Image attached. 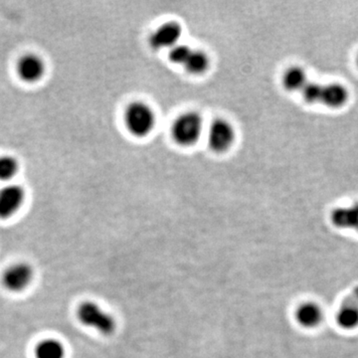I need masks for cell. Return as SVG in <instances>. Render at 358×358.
<instances>
[{"mask_svg": "<svg viewBox=\"0 0 358 358\" xmlns=\"http://www.w3.org/2000/svg\"><path fill=\"white\" fill-rule=\"evenodd\" d=\"M285 88L289 91H303L308 84L307 73L301 67H292L282 76Z\"/></svg>", "mask_w": 358, "mask_h": 358, "instance_id": "5bb4252c", "label": "cell"}, {"mask_svg": "<svg viewBox=\"0 0 358 358\" xmlns=\"http://www.w3.org/2000/svg\"><path fill=\"white\" fill-rule=\"evenodd\" d=\"M33 268L29 264L17 263L6 268L2 275L4 288L13 293L24 291L33 280Z\"/></svg>", "mask_w": 358, "mask_h": 358, "instance_id": "8992f818", "label": "cell"}, {"mask_svg": "<svg viewBox=\"0 0 358 358\" xmlns=\"http://www.w3.org/2000/svg\"><path fill=\"white\" fill-rule=\"evenodd\" d=\"M124 121L129 134L136 138H145L154 131L157 119L154 110L147 103L134 102L127 107Z\"/></svg>", "mask_w": 358, "mask_h": 358, "instance_id": "6da1fadb", "label": "cell"}, {"mask_svg": "<svg viewBox=\"0 0 358 358\" xmlns=\"http://www.w3.org/2000/svg\"><path fill=\"white\" fill-rule=\"evenodd\" d=\"M18 75L25 82L39 81L43 77L45 65L41 58L36 55H26L20 59L17 66Z\"/></svg>", "mask_w": 358, "mask_h": 358, "instance_id": "7c38bea8", "label": "cell"}, {"mask_svg": "<svg viewBox=\"0 0 358 358\" xmlns=\"http://www.w3.org/2000/svg\"><path fill=\"white\" fill-rule=\"evenodd\" d=\"M35 357L65 358V348L57 339H44L35 348Z\"/></svg>", "mask_w": 358, "mask_h": 358, "instance_id": "4fadbf2b", "label": "cell"}, {"mask_svg": "<svg viewBox=\"0 0 358 358\" xmlns=\"http://www.w3.org/2000/svg\"><path fill=\"white\" fill-rule=\"evenodd\" d=\"M77 317L82 324L95 329L103 336H110L117 329L113 315L93 301H85L77 310Z\"/></svg>", "mask_w": 358, "mask_h": 358, "instance_id": "3957f363", "label": "cell"}, {"mask_svg": "<svg viewBox=\"0 0 358 358\" xmlns=\"http://www.w3.org/2000/svg\"><path fill=\"white\" fill-rule=\"evenodd\" d=\"M331 221L338 229L358 233V202L334 209L331 213Z\"/></svg>", "mask_w": 358, "mask_h": 358, "instance_id": "8fae6325", "label": "cell"}, {"mask_svg": "<svg viewBox=\"0 0 358 358\" xmlns=\"http://www.w3.org/2000/svg\"><path fill=\"white\" fill-rule=\"evenodd\" d=\"M235 136L236 134L232 124L226 120L217 119L211 122L207 140L213 152H225L232 147Z\"/></svg>", "mask_w": 358, "mask_h": 358, "instance_id": "5b68a950", "label": "cell"}, {"mask_svg": "<svg viewBox=\"0 0 358 358\" xmlns=\"http://www.w3.org/2000/svg\"><path fill=\"white\" fill-rule=\"evenodd\" d=\"M294 317L303 329H317L324 320V310L315 301H305L296 308Z\"/></svg>", "mask_w": 358, "mask_h": 358, "instance_id": "30bf717a", "label": "cell"}, {"mask_svg": "<svg viewBox=\"0 0 358 358\" xmlns=\"http://www.w3.org/2000/svg\"><path fill=\"white\" fill-rule=\"evenodd\" d=\"M209 65H210V61H209L208 55L204 51L192 49V53L183 67L190 74L201 75L208 70Z\"/></svg>", "mask_w": 358, "mask_h": 358, "instance_id": "9a60e30c", "label": "cell"}, {"mask_svg": "<svg viewBox=\"0 0 358 358\" xmlns=\"http://www.w3.org/2000/svg\"><path fill=\"white\" fill-rule=\"evenodd\" d=\"M24 190L20 185H7L0 190V218H9L20 210L24 201Z\"/></svg>", "mask_w": 358, "mask_h": 358, "instance_id": "9c48e42d", "label": "cell"}, {"mask_svg": "<svg viewBox=\"0 0 358 358\" xmlns=\"http://www.w3.org/2000/svg\"><path fill=\"white\" fill-rule=\"evenodd\" d=\"M203 119L199 113L187 112L174 121L171 134L174 141L182 147L195 145L203 133Z\"/></svg>", "mask_w": 358, "mask_h": 358, "instance_id": "277c9868", "label": "cell"}, {"mask_svg": "<svg viewBox=\"0 0 358 358\" xmlns=\"http://www.w3.org/2000/svg\"><path fill=\"white\" fill-rule=\"evenodd\" d=\"M192 47L186 44H178L169 51V59L174 64L183 66L192 51Z\"/></svg>", "mask_w": 358, "mask_h": 358, "instance_id": "e0dca14e", "label": "cell"}, {"mask_svg": "<svg viewBox=\"0 0 358 358\" xmlns=\"http://www.w3.org/2000/svg\"><path fill=\"white\" fill-rule=\"evenodd\" d=\"M305 100L322 103L329 108H341L348 100V92L343 85L308 83L303 90Z\"/></svg>", "mask_w": 358, "mask_h": 358, "instance_id": "7a4b0ae2", "label": "cell"}, {"mask_svg": "<svg viewBox=\"0 0 358 358\" xmlns=\"http://www.w3.org/2000/svg\"><path fill=\"white\" fill-rule=\"evenodd\" d=\"M182 36V27L176 21H169L159 26L150 37V44L155 50L173 49Z\"/></svg>", "mask_w": 358, "mask_h": 358, "instance_id": "52a82bcc", "label": "cell"}, {"mask_svg": "<svg viewBox=\"0 0 358 358\" xmlns=\"http://www.w3.org/2000/svg\"><path fill=\"white\" fill-rule=\"evenodd\" d=\"M336 324L345 331L358 329V286L343 301L336 315Z\"/></svg>", "mask_w": 358, "mask_h": 358, "instance_id": "ba28073f", "label": "cell"}, {"mask_svg": "<svg viewBox=\"0 0 358 358\" xmlns=\"http://www.w3.org/2000/svg\"><path fill=\"white\" fill-rule=\"evenodd\" d=\"M18 171L17 162L13 157H0V180H9Z\"/></svg>", "mask_w": 358, "mask_h": 358, "instance_id": "2e32d148", "label": "cell"}]
</instances>
